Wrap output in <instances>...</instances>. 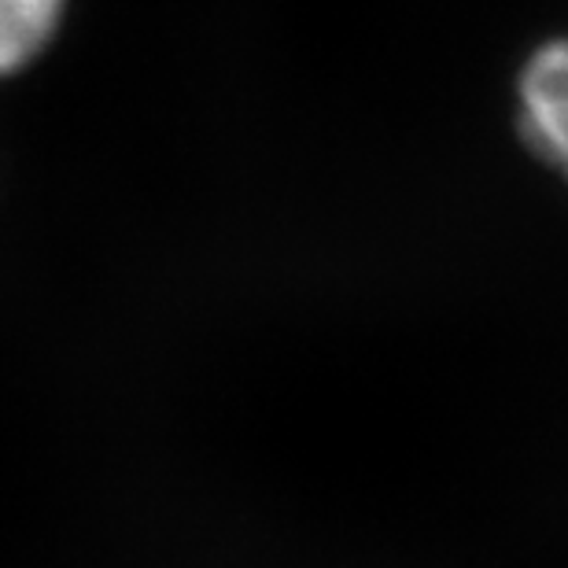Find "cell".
<instances>
[{"mask_svg": "<svg viewBox=\"0 0 568 568\" xmlns=\"http://www.w3.org/2000/svg\"><path fill=\"white\" fill-rule=\"evenodd\" d=\"M525 141L568 178V38L531 52L517 85Z\"/></svg>", "mask_w": 568, "mask_h": 568, "instance_id": "cell-1", "label": "cell"}, {"mask_svg": "<svg viewBox=\"0 0 568 568\" xmlns=\"http://www.w3.org/2000/svg\"><path fill=\"white\" fill-rule=\"evenodd\" d=\"M63 0H0V78L27 67L60 27Z\"/></svg>", "mask_w": 568, "mask_h": 568, "instance_id": "cell-2", "label": "cell"}]
</instances>
